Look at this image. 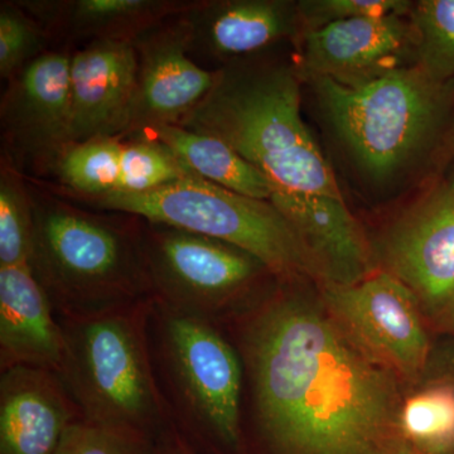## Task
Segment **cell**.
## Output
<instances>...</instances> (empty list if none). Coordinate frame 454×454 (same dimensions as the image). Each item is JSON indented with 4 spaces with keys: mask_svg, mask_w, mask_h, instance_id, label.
I'll list each match as a JSON object with an SVG mask.
<instances>
[{
    "mask_svg": "<svg viewBox=\"0 0 454 454\" xmlns=\"http://www.w3.org/2000/svg\"><path fill=\"white\" fill-rule=\"evenodd\" d=\"M282 289L238 319L234 343L262 454H403L402 380L322 301Z\"/></svg>",
    "mask_w": 454,
    "mask_h": 454,
    "instance_id": "cell-1",
    "label": "cell"
},
{
    "mask_svg": "<svg viewBox=\"0 0 454 454\" xmlns=\"http://www.w3.org/2000/svg\"><path fill=\"white\" fill-rule=\"evenodd\" d=\"M215 73L210 91L176 125L223 140L270 181L271 196L343 199L330 163L301 119V77L294 66L253 56Z\"/></svg>",
    "mask_w": 454,
    "mask_h": 454,
    "instance_id": "cell-2",
    "label": "cell"
},
{
    "mask_svg": "<svg viewBox=\"0 0 454 454\" xmlns=\"http://www.w3.org/2000/svg\"><path fill=\"white\" fill-rule=\"evenodd\" d=\"M309 82L349 162L375 190L422 177L452 129L454 82H434L415 65L358 86Z\"/></svg>",
    "mask_w": 454,
    "mask_h": 454,
    "instance_id": "cell-3",
    "label": "cell"
},
{
    "mask_svg": "<svg viewBox=\"0 0 454 454\" xmlns=\"http://www.w3.org/2000/svg\"><path fill=\"white\" fill-rule=\"evenodd\" d=\"M33 239L29 267L56 317L97 315L152 300L142 219L94 212L29 186Z\"/></svg>",
    "mask_w": 454,
    "mask_h": 454,
    "instance_id": "cell-4",
    "label": "cell"
},
{
    "mask_svg": "<svg viewBox=\"0 0 454 454\" xmlns=\"http://www.w3.org/2000/svg\"><path fill=\"white\" fill-rule=\"evenodd\" d=\"M153 298L97 315L57 317L64 336L59 376L85 422L157 439L170 422L149 346Z\"/></svg>",
    "mask_w": 454,
    "mask_h": 454,
    "instance_id": "cell-5",
    "label": "cell"
},
{
    "mask_svg": "<svg viewBox=\"0 0 454 454\" xmlns=\"http://www.w3.org/2000/svg\"><path fill=\"white\" fill-rule=\"evenodd\" d=\"M149 346L170 422L199 454H245L244 369L217 325L153 300Z\"/></svg>",
    "mask_w": 454,
    "mask_h": 454,
    "instance_id": "cell-6",
    "label": "cell"
},
{
    "mask_svg": "<svg viewBox=\"0 0 454 454\" xmlns=\"http://www.w3.org/2000/svg\"><path fill=\"white\" fill-rule=\"evenodd\" d=\"M80 200L98 210L131 215L234 245L267 265L279 282L309 279L321 284L306 247L273 203L240 195L199 176L146 192Z\"/></svg>",
    "mask_w": 454,
    "mask_h": 454,
    "instance_id": "cell-7",
    "label": "cell"
},
{
    "mask_svg": "<svg viewBox=\"0 0 454 454\" xmlns=\"http://www.w3.org/2000/svg\"><path fill=\"white\" fill-rule=\"evenodd\" d=\"M142 239L153 300L217 327L276 278L252 254L187 230L142 220Z\"/></svg>",
    "mask_w": 454,
    "mask_h": 454,
    "instance_id": "cell-8",
    "label": "cell"
},
{
    "mask_svg": "<svg viewBox=\"0 0 454 454\" xmlns=\"http://www.w3.org/2000/svg\"><path fill=\"white\" fill-rule=\"evenodd\" d=\"M321 286L334 321L365 354L402 381L419 385L432 345L413 293L387 271L351 284Z\"/></svg>",
    "mask_w": 454,
    "mask_h": 454,
    "instance_id": "cell-9",
    "label": "cell"
},
{
    "mask_svg": "<svg viewBox=\"0 0 454 454\" xmlns=\"http://www.w3.org/2000/svg\"><path fill=\"white\" fill-rule=\"evenodd\" d=\"M378 270L409 289L434 324L454 303V187L430 188L372 245Z\"/></svg>",
    "mask_w": 454,
    "mask_h": 454,
    "instance_id": "cell-10",
    "label": "cell"
},
{
    "mask_svg": "<svg viewBox=\"0 0 454 454\" xmlns=\"http://www.w3.org/2000/svg\"><path fill=\"white\" fill-rule=\"evenodd\" d=\"M71 56L47 51L8 80L0 106L3 138L35 172H55L74 145L71 133Z\"/></svg>",
    "mask_w": 454,
    "mask_h": 454,
    "instance_id": "cell-11",
    "label": "cell"
},
{
    "mask_svg": "<svg viewBox=\"0 0 454 454\" xmlns=\"http://www.w3.org/2000/svg\"><path fill=\"white\" fill-rule=\"evenodd\" d=\"M182 14L133 40L138 68L121 138L178 124L214 85L216 73L200 67L191 57L190 29Z\"/></svg>",
    "mask_w": 454,
    "mask_h": 454,
    "instance_id": "cell-12",
    "label": "cell"
},
{
    "mask_svg": "<svg viewBox=\"0 0 454 454\" xmlns=\"http://www.w3.org/2000/svg\"><path fill=\"white\" fill-rule=\"evenodd\" d=\"M415 65V33L404 16L364 17L307 32L294 66L301 79H330L346 86L372 82Z\"/></svg>",
    "mask_w": 454,
    "mask_h": 454,
    "instance_id": "cell-13",
    "label": "cell"
},
{
    "mask_svg": "<svg viewBox=\"0 0 454 454\" xmlns=\"http://www.w3.org/2000/svg\"><path fill=\"white\" fill-rule=\"evenodd\" d=\"M133 41L98 40L71 56V133L74 143L121 138L136 89Z\"/></svg>",
    "mask_w": 454,
    "mask_h": 454,
    "instance_id": "cell-14",
    "label": "cell"
},
{
    "mask_svg": "<svg viewBox=\"0 0 454 454\" xmlns=\"http://www.w3.org/2000/svg\"><path fill=\"white\" fill-rule=\"evenodd\" d=\"M182 17L190 29L191 55L225 64L301 37L298 2L291 0H195Z\"/></svg>",
    "mask_w": 454,
    "mask_h": 454,
    "instance_id": "cell-15",
    "label": "cell"
},
{
    "mask_svg": "<svg viewBox=\"0 0 454 454\" xmlns=\"http://www.w3.org/2000/svg\"><path fill=\"white\" fill-rule=\"evenodd\" d=\"M270 202L306 247L321 284L351 286L378 270L372 245L345 200L276 193Z\"/></svg>",
    "mask_w": 454,
    "mask_h": 454,
    "instance_id": "cell-16",
    "label": "cell"
},
{
    "mask_svg": "<svg viewBox=\"0 0 454 454\" xmlns=\"http://www.w3.org/2000/svg\"><path fill=\"white\" fill-rule=\"evenodd\" d=\"M82 419L59 373L35 367L0 372V454H55Z\"/></svg>",
    "mask_w": 454,
    "mask_h": 454,
    "instance_id": "cell-17",
    "label": "cell"
},
{
    "mask_svg": "<svg viewBox=\"0 0 454 454\" xmlns=\"http://www.w3.org/2000/svg\"><path fill=\"white\" fill-rule=\"evenodd\" d=\"M64 336L29 264L0 267V372L35 367L59 372Z\"/></svg>",
    "mask_w": 454,
    "mask_h": 454,
    "instance_id": "cell-18",
    "label": "cell"
},
{
    "mask_svg": "<svg viewBox=\"0 0 454 454\" xmlns=\"http://www.w3.org/2000/svg\"><path fill=\"white\" fill-rule=\"evenodd\" d=\"M51 33L86 40L133 41L169 18L184 13L195 0H67L17 2Z\"/></svg>",
    "mask_w": 454,
    "mask_h": 454,
    "instance_id": "cell-19",
    "label": "cell"
},
{
    "mask_svg": "<svg viewBox=\"0 0 454 454\" xmlns=\"http://www.w3.org/2000/svg\"><path fill=\"white\" fill-rule=\"evenodd\" d=\"M145 134L169 148L199 177L240 195L270 202V181L223 140L181 125H166Z\"/></svg>",
    "mask_w": 454,
    "mask_h": 454,
    "instance_id": "cell-20",
    "label": "cell"
},
{
    "mask_svg": "<svg viewBox=\"0 0 454 454\" xmlns=\"http://www.w3.org/2000/svg\"><path fill=\"white\" fill-rule=\"evenodd\" d=\"M55 175L74 196L98 197L131 191V149L128 138L74 143L57 163Z\"/></svg>",
    "mask_w": 454,
    "mask_h": 454,
    "instance_id": "cell-21",
    "label": "cell"
},
{
    "mask_svg": "<svg viewBox=\"0 0 454 454\" xmlns=\"http://www.w3.org/2000/svg\"><path fill=\"white\" fill-rule=\"evenodd\" d=\"M400 432L423 454H454V384L422 385L403 402Z\"/></svg>",
    "mask_w": 454,
    "mask_h": 454,
    "instance_id": "cell-22",
    "label": "cell"
},
{
    "mask_svg": "<svg viewBox=\"0 0 454 454\" xmlns=\"http://www.w3.org/2000/svg\"><path fill=\"white\" fill-rule=\"evenodd\" d=\"M415 66L437 82H454V0H422L413 5Z\"/></svg>",
    "mask_w": 454,
    "mask_h": 454,
    "instance_id": "cell-23",
    "label": "cell"
},
{
    "mask_svg": "<svg viewBox=\"0 0 454 454\" xmlns=\"http://www.w3.org/2000/svg\"><path fill=\"white\" fill-rule=\"evenodd\" d=\"M33 239L31 190L9 158L0 169V267L28 264Z\"/></svg>",
    "mask_w": 454,
    "mask_h": 454,
    "instance_id": "cell-24",
    "label": "cell"
},
{
    "mask_svg": "<svg viewBox=\"0 0 454 454\" xmlns=\"http://www.w3.org/2000/svg\"><path fill=\"white\" fill-rule=\"evenodd\" d=\"M49 33L17 2L0 7V76L11 80L43 55Z\"/></svg>",
    "mask_w": 454,
    "mask_h": 454,
    "instance_id": "cell-25",
    "label": "cell"
},
{
    "mask_svg": "<svg viewBox=\"0 0 454 454\" xmlns=\"http://www.w3.org/2000/svg\"><path fill=\"white\" fill-rule=\"evenodd\" d=\"M157 439L80 419L66 429L55 454H157Z\"/></svg>",
    "mask_w": 454,
    "mask_h": 454,
    "instance_id": "cell-26",
    "label": "cell"
},
{
    "mask_svg": "<svg viewBox=\"0 0 454 454\" xmlns=\"http://www.w3.org/2000/svg\"><path fill=\"white\" fill-rule=\"evenodd\" d=\"M413 8L406 0H301V35L333 23L364 17L405 16Z\"/></svg>",
    "mask_w": 454,
    "mask_h": 454,
    "instance_id": "cell-27",
    "label": "cell"
},
{
    "mask_svg": "<svg viewBox=\"0 0 454 454\" xmlns=\"http://www.w3.org/2000/svg\"><path fill=\"white\" fill-rule=\"evenodd\" d=\"M433 382L454 384V340L432 348L419 387Z\"/></svg>",
    "mask_w": 454,
    "mask_h": 454,
    "instance_id": "cell-28",
    "label": "cell"
},
{
    "mask_svg": "<svg viewBox=\"0 0 454 454\" xmlns=\"http://www.w3.org/2000/svg\"><path fill=\"white\" fill-rule=\"evenodd\" d=\"M157 454H199L179 434L178 430L168 423L157 438Z\"/></svg>",
    "mask_w": 454,
    "mask_h": 454,
    "instance_id": "cell-29",
    "label": "cell"
},
{
    "mask_svg": "<svg viewBox=\"0 0 454 454\" xmlns=\"http://www.w3.org/2000/svg\"><path fill=\"white\" fill-rule=\"evenodd\" d=\"M433 325L442 333H454V303Z\"/></svg>",
    "mask_w": 454,
    "mask_h": 454,
    "instance_id": "cell-30",
    "label": "cell"
},
{
    "mask_svg": "<svg viewBox=\"0 0 454 454\" xmlns=\"http://www.w3.org/2000/svg\"><path fill=\"white\" fill-rule=\"evenodd\" d=\"M403 454H423L420 452H418V450H413L411 447H406L404 452Z\"/></svg>",
    "mask_w": 454,
    "mask_h": 454,
    "instance_id": "cell-31",
    "label": "cell"
},
{
    "mask_svg": "<svg viewBox=\"0 0 454 454\" xmlns=\"http://www.w3.org/2000/svg\"><path fill=\"white\" fill-rule=\"evenodd\" d=\"M452 184V186L454 187V181H453V182H452V184Z\"/></svg>",
    "mask_w": 454,
    "mask_h": 454,
    "instance_id": "cell-32",
    "label": "cell"
}]
</instances>
